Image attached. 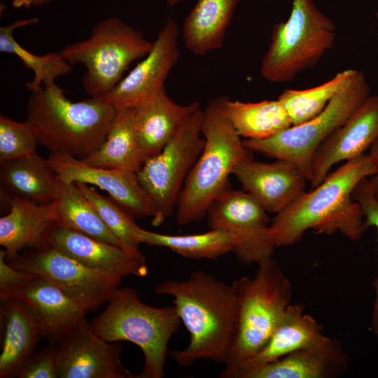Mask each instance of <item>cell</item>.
I'll use <instances>...</instances> for the list:
<instances>
[{"label":"cell","instance_id":"6da1fadb","mask_svg":"<svg viewBox=\"0 0 378 378\" xmlns=\"http://www.w3.org/2000/svg\"><path fill=\"white\" fill-rule=\"evenodd\" d=\"M369 153L345 162L309 192H304L271 220L269 233L276 247L299 242L308 230L318 234L339 232L358 240L367 229L361 208L351 194L363 178L375 174Z\"/></svg>","mask_w":378,"mask_h":378},{"label":"cell","instance_id":"7a4b0ae2","mask_svg":"<svg viewBox=\"0 0 378 378\" xmlns=\"http://www.w3.org/2000/svg\"><path fill=\"white\" fill-rule=\"evenodd\" d=\"M155 292L173 298L177 313L190 333V342L174 350L172 358L189 367L198 360L225 364L234 338L236 296L231 285L199 270L185 280L167 279Z\"/></svg>","mask_w":378,"mask_h":378},{"label":"cell","instance_id":"3957f363","mask_svg":"<svg viewBox=\"0 0 378 378\" xmlns=\"http://www.w3.org/2000/svg\"><path fill=\"white\" fill-rule=\"evenodd\" d=\"M27 122L50 153L83 160L104 141L116 109L99 98L73 102L56 84L31 92Z\"/></svg>","mask_w":378,"mask_h":378},{"label":"cell","instance_id":"277c9868","mask_svg":"<svg viewBox=\"0 0 378 378\" xmlns=\"http://www.w3.org/2000/svg\"><path fill=\"white\" fill-rule=\"evenodd\" d=\"M223 98L211 99L204 110V148L186 178L175 210L176 222L180 225L205 217L212 202L228 188L235 166L251 158L252 152L224 113Z\"/></svg>","mask_w":378,"mask_h":378},{"label":"cell","instance_id":"5b68a950","mask_svg":"<svg viewBox=\"0 0 378 378\" xmlns=\"http://www.w3.org/2000/svg\"><path fill=\"white\" fill-rule=\"evenodd\" d=\"M232 286L237 323L232 348L220 374L224 378H232L265 345L291 304L293 293L290 280L272 258L258 263L253 276H241Z\"/></svg>","mask_w":378,"mask_h":378},{"label":"cell","instance_id":"8992f818","mask_svg":"<svg viewBox=\"0 0 378 378\" xmlns=\"http://www.w3.org/2000/svg\"><path fill=\"white\" fill-rule=\"evenodd\" d=\"M181 323L174 305H148L130 287L119 288L106 309L89 321L92 330L103 340L130 342L141 349L144 356L142 369L130 378L164 377L168 344Z\"/></svg>","mask_w":378,"mask_h":378},{"label":"cell","instance_id":"52a82bcc","mask_svg":"<svg viewBox=\"0 0 378 378\" xmlns=\"http://www.w3.org/2000/svg\"><path fill=\"white\" fill-rule=\"evenodd\" d=\"M336 25L314 0H293L286 21L273 26L260 62L262 77L274 83L292 81L314 66L334 46Z\"/></svg>","mask_w":378,"mask_h":378},{"label":"cell","instance_id":"ba28073f","mask_svg":"<svg viewBox=\"0 0 378 378\" xmlns=\"http://www.w3.org/2000/svg\"><path fill=\"white\" fill-rule=\"evenodd\" d=\"M152 45L141 31L118 18H109L95 24L87 39L69 44L59 52L71 66H85L83 88L90 97L99 99L121 80L132 62L148 53Z\"/></svg>","mask_w":378,"mask_h":378},{"label":"cell","instance_id":"9c48e42d","mask_svg":"<svg viewBox=\"0 0 378 378\" xmlns=\"http://www.w3.org/2000/svg\"><path fill=\"white\" fill-rule=\"evenodd\" d=\"M370 97L366 77L363 71L356 70L350 81L317 116L269 138L244 139L243 144L251 152L294 164L309 182L312 160L317 148Z\"/></svg>","mask_w":378,"mask_h":378},{"label":"cell","instance_id":"30bf717a","mask_svg":"<svg viewBox=\"0 0 378 378\" xmlns=\"http://www.w3.org/2000/svg\"><path fill=\"white\" fill-rule=\"evenodd\" d=\"M203 117L201 107L191 113L162 150L146 160L137 172L141 186L157 209L152 219L155 226L161 225L176 210L186 178L202 151Z\"/></svg>","mask_w":378,"mask_h":378},{"label":"cell","instance_id":"8fae6325","mask_svg":"<svg viewBox=\"0 0 378 378\" xmlns=\"http://www.w3.org/2000/svg\"><path fill=\"white\" fill-rule=\"evenodd\" d=\"M6 260L14 268L48 279L88 312L108 302L122 280L90 270L47 244Z\"/></svg>","mask_w":378,"mask_h":378},{"label":"cell","instance_id":"7c38bea8","mask_svg":"<svg viewBox=\"0 0 378 378\" xmlns=\"http://www.w3.org/2000/svg\"><path fill=\"white\" fill-rule=\"evenodd\" d=\"M267 212L243 190L226 188L211 204L206 216L211 229L234 237L233 251L243 264H258L272 257L276 246L269 233Z\"/></svg>","mask_w":378,"mask_h":378},{"label":"cell","instance_id":"4fadbf2b","mask_svg":"<svg viewBox=\"0 0 378 378\" xmlns=\"http://www.w3.org/2000/svg\"><path fill=\"white\" fill-rule=\"evenodd\" d=\"M178 29L169 17L144 59L104 97L115 109L133 108L164 89V81L178 61Z\"/></svg>","mask_w":378,"mask_h":378},{"label":"cell","instance_id":"5bb4252c","mask_svg":"<svg viewBox=\"0 0 378 378\" xmlns=\"http://www.w3.org/2000/svg\"><path fill=\"white\" fill-rule=\"evenodd\" d=\"M55 342L58 378H130L122 345L99 337L85 319Z\"/></svg>","mask_w":378,"mask_h":378},{"label":"cell","instance_id":"9a60e30c","mask_svg":"<svg viewBox=\"0 0 378 378\" xmlns=\"http://www.w3.org/2000/svg\"><path fill=\"white\" fill-rule=\"evenodd\" d=\"M47 160L60 180L97 186L134 218L155 217V204L141 186L136 172L90 166L62 153H50Z\"/></svg>","mask_w":378,"mask_h":378},{"label":"cell","instance_id":"2e32d148","mask_svg":"<svg viewBox=\"0 0 378 378\" xmlns=\"http://www.w3.org/2000/svg\"><path fill=\"white\" fill-rule=\"evenodd\" d=\"M46 244L85 267L122 279L129 276L144 277L148 270L146 258L54 222Z\"/></svg>","mask_w":378,"mask_h":378},{"label":"cell","instance_id":"e0dca14e","mask_svg":"<svg viewBox=\"0 0 378 378\" xmlns=\"http://www.w3.org/2000/svg\"><path fill=\"white\" fill-rule=\"evenodd\" d=\"M377 138L378 95H373L317 148L311 164L312 188L319 185L334 165L364 154Z\"/></svg>","mask_w":378,"mask_h":378},{"label":"cell","instance_id":"ac0fdd59","mask_svg":"<svg viewBox=\"0 0 378 378\" xmlns=\"http://www.w3.org/2000/svg\"><path fill=\"white\" fill-rule=\"evenodd\" d=\"M232 174L242 190L268 214H278L305 192L304 174L294 164L276 160L263 162L248 159L238 163Z\"/></svg>","mask_w":378,"mask_h":378},{"label":"cell","instance_id":"d6986e66","mask_svg":"<svg viewBox=\"0 0 378 378\" xmlns=\"http://www.w3.org/2000/svg\"><path fill=\"white\" fill-rule=\"evenodd\" d=\"M349 360L340 341L325 336L254 370L247 378H337L346 372Z\"/></svg>","mask_w":378,"mask_h":378},{"label":"cell","instance_id":"ffe728a7","mask_svg":"<svg viewBox=\"0 0 378 378\" xmlns=\"http://www.w3.org/2000/svg\"><path fill=\"white\" fill-rule=\"evenodd\" d=\"M14 298L23 300L33 311L43 337L55 341L85 319L89 312L78 302L48 279L36 275Z\"/></svg>","mask_w":378,"mask_h":378},{"label":"cell","instance_id":"44dd1931","mask_svg":"<svg viewBox=\"0 0 378 378\" xmlns=\"http://www.w3.org/2000/svg\"><path fill=\"white\" fill-rule=\"evenodd\" d=\"M200 107L197 102L176 104L164 88L150 100L132 108L143 163L158 154L185 119Z\"/></svg>","mask_w":378,"mask_h":378},{"label":"cell","instance_id":"7402d4cb","mask_svg":"<svg viewBox=\"0 0 378 378\" xmlns=\"http://www.w3.org/2000/svg\"><path fill=\"white\" fill-rule=\"evenodd\" d=\"M1 303L0 378L17 377L36 351L42 331L34 313L23 300L13 298Z\"/></svg>","mask_w":378,"mask_h":378},{"label":"cell","instance_id":"603a6c76","mask_svg":"<svg viewBox=\"0 0 378 378\" xmlns=\"http://www.w3.org/2000/svg\"><path fill=\"white\" fill-rule=\"evenodd\" d=\"M325 336L322 326L314 317L304 312L302 303L290 304L265 345L239 368L232 378H247L254 370L311 346Z\"/></svg>","mask_w":378,"mask_h":378},{"label":"cell","instance_id":"cb8c5ba5","mask_svg":"<svg viewBox=\"0 0 378 378\" xmlns=\"http://www.w3.org/2000/svg\"><path fill=\"white\" fill-rule=\"evenodd\" d=\"M9 203V212L0 218V244L6 257L20 251L46 244L48 232L56 220L55 201L36 204L18 197L1 195Z\"/></svg>","mask_w":378,"mask_h":378},{"label":"cell","instance_id":"d4e9b609","mask_svg":"<svg viewBox=\"0 0 378 378\" xmlns=\"http://www.w3.org/2000/svg\"><path fill=\"white\" fill-rule=\"evenodd\" d=\"M1 195L36 204L56 201L60 181L37 153L0 163Z\"/></svg>","mask_w":378,"mask_h":378},{"label":"cell","instance_id":"484cf974","mask_svg":"<svg viewBox=\"0 0 378 378\" xmlns=\"http://www.w3.org/2000/svg\"><path fill=\"white\" fill-rule=\"evenodd\" d=\"M239 0H197L186 16L182 35L186 48L205 55L221 48Z\"/></svg>","mask_w":378,"mask_h":378},{"label":"cell","instance_id":"4316f807","mask_svg":"<svg viewBox=\"0 0 378 378\" xmlns=\"http://www.w3.org/2000/svg\"><path fill=\"white\" fill-rule=\"evenodd\" d=\"M88 165L138 172L143 164L136 134L132 108L116 109L102 144L81 160Z\"/></svg>","mask_w":378,"mask_h":378},{"label":"cell","instance_id":"83f0119b","mask_svg":"<svg viewBox=\"0 0 378 378\" xmlns=\"http://www.w3.org/2000/svg\"><path fill=\"white\" fill-rule=\"evenodd\" d=\"M223 108L236 132L244 139L269 138L292 126L285 107L278 99L244 102L224 97Z\"/></svg>","mask_w":378,"mask_h":378},{"label":"cell","instance_id":"f1b7e54d","mask_svg":"<svg viewBox=\"0 0 378 378\" xmlns=\"http://www.w3.org/2000/svg\"><path fill=\"white\" fill-rule=\"evenodd\" d=\"M59 181V194L55 201V222L100 241L125 249L103 222L94 206L77 185L74 182H65L60 179Z\"/></svg>","mask_w":378,"mask_h":378},{"label":"cell","instance_id":"f546056e","mask_svg":"<svg viewBox=\"0 0 378 378\" xmlns=\"http://www.w3.org/2000/svg\"><path fill=\"white\" fill-rule=\"evenodd\" d=\"M38 22L36 18L19 20L0 27V52L16 55L24 67L34 73L33 80L25 83L26 88L30 92L55 84L57 78L69 74L72 70V66L60 52H49L43 55H35L15 40L13 36L15 29Z\"/></svg>","mask_w":378,"mask_h":378},{"label":"cell","instance_id":"4dcf8cb0","mask_svg":"<svg viewBox=\"0 0 378 378\" xmlns=\"http://www.w3.org/2000/svg\"><path fill=\"white\" fill-rule=\"evenodd\" d=\"M138 236L141 244L165 247L183 257L191 259H216L233 252L237 244L233 235L214 229L200 234L174 235L139 227Z\"/></svg>","mask_w":378,"mask_h":378},{"label":"cell","instance_id":"1f68e13d","mask_svg":"<svg viewBox=\"0 0 378 378\" xmlns=\"http://www.w3.org/2000/svg\"><path fill=\"white\" fill-rule=\"evenodd\" d=\"M356 69H345L328 81L304 90H285L278 99L292 122L298 125L320 114L335 96L350 81Z\"/></svg>","mask_w":378,"mask_h":378},{"label":"cell","instance_id":"d6a6232c","mask_svg":"<svg viewBox=\"0 0 378 378\" xmlns=\"http://www.w3.org/2000/svg\"><path fill=\"white\" fill-rule=\"evenodd\" d=\"M90 202L110 231L130 253L141 255L138 236L139 226L134 217L111 197L100 195L85 183H75Z\"/></svg>","mask_w":378,"mask_h":378},{"label":"cell","instance_id":"836d02e7","mask_svg":"<svg viewBox=\"0 0 378 378\" xmlns=\"http://www.w3.org/2000/svg\"><path fill=\"white\" fill-rule=\"evenodd\" d=\"M39 142L31 126L0 115V163L36 153Z\"/></svg>","mask_w":378,"mask_h":378},{"label":"cell","instance_id":"e575fe53","mask_svg":"<svg viewBox=\"0 0 378 378\" xmlns=\"http://www.w3.org/2000/svg\"><path fill=\"white\" fill-rule=\"evenodd\" d=\"M351 197L360 206L367 228L374 227L378 236V195L369 177L363 178L357 184L352 192ZM372 286L374 297L372 319H374L378 317V276L374 279Z\"/></svg>","mask_w":378,"mask_h":378},{"label":"cell","instance_id":"d590c367","mask_svg":"<svg viewBox=\"0 0 378 378\" xmlns=\"http://www.w3.org/2000/svg\"><path fill=\"white\" fill-rule=\"evenodd\" d=\"M18 378H58L56 348L54 341L28 358L20 370Z\"/></svg>","mask_w":378,"mask_h":378},{"label":"cell","instance_id":"8d00e7d4","mask_svg":"<svg viewBox=\"0 0 378 378\" xmlns=\"http://www.w3.org/2000/svg\"><path fill=\"white\" fill-rule=\"evenodd\" d=\"M5 250L0 251V300L1 302L13 298L36 274L23 272L10 265Z\"/></svg>","mask_w":378,"mask_h":378},{"label":"cell","instance_id":"74e56055","mask_svg":"<svg viewBox=\"0 0 378 378\" xmlns=\"http://www.w3.org/2000/svg\"><path fill=\"white\" fill-rule=\"evenodd\" d=\"M369 154L372 159L376 169L375 174L369 177V178L376 193L378 195V138L370 147Z\"/></svg>","mask_w":378,"mask_h":378},{"label":"cell","instance_id":"f35d334b","mask_svg":"<svg viewBox=\"0 0 378 378\" xmlns=\"http://www.w3.org/2000/svg\"><path fill=\"white\" fill-rule=\"evenodd\" d=\"M51 1L52 0H12V5L16 8L22 7L28 8L34 6H41Z\"/></svg>","mask_w":378,"mask_h":378},{"label":"cell","instance_id":"ab89813d","mask_svg":"<svg viewBox=\"0 0 378 378\" xmlns=\"http://www.w3.org/2000/svg\"><path fill=\"white\" fill-rule=\"evenodd\" d=\"M372 330L378 342V317L372 319Z\"/></svg>","mask_w":378,"mask_h":378},{"label":"cell","instance_id":"60d3db41","mask_svg":"<svg viewBox=\"0 0 378 378\" xmlns=\"http://www.w3.org/2000/svg\"><path fill=\"white\" fill-rule=\"evenodd\" d=\"M181 0H166L167 4L169 7L173 8L176 6Z\"/></svg>","mask_w":378,"mask_h":378},{"label":"cell","instance_id":"b9f144b4","mask_svg":"<svg viewBox=\"0 0 378 378\" xmlns=\"http://www.w3.org/2000/svg\"><path fill=\"white\" fill-rule=\"evenodd\" d=\"M376 18H377V25H378V12L376 13Z\"/></svg>","mask_w":378,"mask_h":378}]
</instances>
